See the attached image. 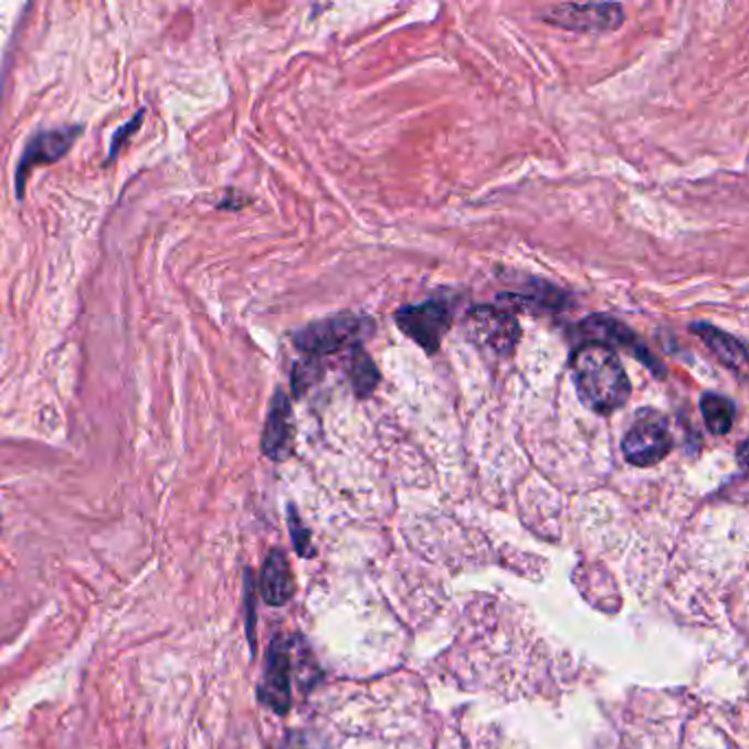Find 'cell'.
I'll list each match as a JSON object with an SVG mask.
<instances>
[{"instance_id": "cell-1", "label": "cell", "mask_w": 749, "mask_h": 749, "mask_svg": "<svg viewBox=\"0 0 749 749\" xmlns=\"http://www.w3.org/2000/svg\"><path fill=\"white\" fill-rule=\"evenodd\" d=\"M571 370L580 402L593 413L609 415L631 398V380L620 357L602 344L584 341L578 346L571 355Z\"/></svg>"}, {"instance_id": "cell-20", "label": "cell", "mask_w": 749, "mask_h": 749, "mask_svg": "<svg viewBox=\"0 0 749 749\" xmlns=\"http://www.w3.org/2000/svg\"><path fill=\"white\" fill-rule=\"evenodd\" d=\"M253 626H255V615H253V584H251V573H246V633L253 644Z\"/></svg>"}, {"instance_id": "cell-17", "label": "cell", "mask_w": 749, "mask_h": 749, "mask_svg": "<svg viewBox=\"0 0 749 749\" xmlns=\"http://www.w3.org/2000/svg\"><path fill=\"white\" fill-rule=\"evenodd\" d=\"M282 749H333L324 737L310 730H293L286 735Z\"/></svg>"}, {"instance_id": "cell-14", "label": "cell", "mask_w": 749, "mask_h": 749, "mask_svg": "<svg viewBox=\"0 0 749 749\" xmlns=\"http://www.w3.org/2000/svg\"><path fill=\"white\" fill-rule=\"evenodd\" d=\"M701 415L706 420V426L715 435H726L735 426L737 420V407L730 398L721 393H706L701 398Z\"/></svg>"}, {"instance_id": "cell-18", "label": "cell", "mask_w": 749, "mask_h": 749, "mask_svg": "<svg viewBox=\"0 0 749 749\" xmlns=\"http://www.w3.org/2000/svg\"><path fill=\"white\" fill-rule=\"evenodd\" d=\"M288 524H291V535H293V544H295V550L302 555V557H313V548H310V537H308V530L302 526L295 508L291 506L288 510Z\"/></svg>"}, {"instance_id": "cell-4", "label": "cell", "mask_w": 749, "mask_h": 749, "mask_svg": "<svg viewBox=\"0 0 749 749\" xmlns=\"http://www.w3.org/2000/svg\"><path fill=\"white\" fill-rule=\"evenodd\" d=\"M673 449V435L662 413L644 409L622 440V455L631 466H655Z\"/></svg>"}, {"instance_id": "cell-3", "label": "cell", "mask_w": 749, "mask_h": 749, "mask_svg": "<svg viewBox=\"0 0 749 749\" xmlns=\"http://www.w3.org/2000/svg\"><path fill=\"white\" fill-rule=\"evenodd\" d=\"M466 339L493 357H510L521 339L519 321L502 306H475L464 317Z\"/></svg>"}, {"instance_id": "cell-19", "label": "cell", "mask_w": 749, "mask_h": 749, "mask_svg": "<svg viewBox=\"0 0 749 749\" xmlns=\"http://www.w3.org/2000/svg\"><path fill=\"white\" fill-rule=\"evenodd\" d=\"M141 119H144V110H141V113H137V115H135V117H133L128 124H124V126H122V128H119V130L113 135V141H110V152H108V157H110V159H115V157H117V152H119V148H122V146H124V144H126V141H128V139H130V137H133V135L139 130V126H141L139 122H141Z\"/></svg>"}, {"instance_id": "cell-7", "label": "cell", "mask_w": 749, "mask_h": 749, "mask_svg": "<svg viewBox=\"0 0 749 749\" xmlns=\"http://www.w3.org/2000/svg\"><path fill=\"white\" fill-rule=\"evenodd\" d=\"M80 135H82L80 126H64V128H55V130H40L27 141V146L20 155L18 168H15V193H18V198L24 196V183L31 177V170L60 161L73 148V144Z\"/></svg>"}, {"instance_id": "cell-6", "label": "cell", "mask_w": 749, "mask_h": 749, "mask_svg": "<svg viewBox=\"0 0 749 749\" xmlns=\"http://www.w3.org/2000/svg\"><path fill=\"white\" fill-rule=\"evenodd\" d=\"M541 20L576 33H604L624 24V9L618 2H567L546 11Z\"/></svg>"}, {"instance_id": "cell-2", "label": "cell", "mask_w": 749, "mask_h": 749, "mask_svg": "<svg viewBox=\"0 0 749 749\" xmlns=\"http://www.w3.org/2000/svg\"><path fill=\"white\" fill-rule=\"evenodd\" d=\"M374 324L361 315H335L321 321H315L293 335V344L308 359H319L326 355H337L348 348H361V344L372 335Z\"/></svg>"}, {"instance_id": "cell-9", "label": "cell", "mask_w": 749, "mask_h": 749, "mask_svg": "<svg viewBox=\"0 0 749 749\" xmlns=\"http://www.w3.org/2000/svg\"><path fill=\"white\" fill-rule=\"evenodd\" d=\"M257 699L262 706L275 715H286L291 710V648L288 642L277 635L273 637L266 655V666L262 682L257 686Z\"/></svg>"}, {"instance_id": "cell-10", "label": "cell", "mask_w": 749, "mask_h": 749, "mask_svg": "<svg viewBox=\"0 0 749 749\" xmlns=\"http://www.w3.org/2000/svg\"><path fill=\"white\" fill-rule=\"evenodd\" d=\"M262 451L273 462H284L293 451V407L284 389L273 393L262 433Z\"/></svg>"}, {"instance_id": "cell-12", "label": "cell", "mask_w": 749, "mask_h": 749, "mask_svg": "<svg viewBox=\"0 0 749 749\" xmlns=\"http://www.w3.org/2000/svg\"><path fill=\"white\" fill-rule=\"evenodd\" d=\"M295 591V580L291 573V565L282 550H273L260 573V593L266 604L284 606Z\"/></svg>"}, {"instance_id": "cell-5", "label": "cell", "mask_w": 749, "mask_h": 749, "mask_svg": "<svg viewBox=\"0 0 749 749\" xmlns=\"http://www.w3.org/2000/svg\"><path fill=\"white\" fill-rule=\"evenodd\" d=\"M451 324L453 306L449 299H429L424 304L404 306L395 313V326L426 355H435L440 350Z\"/></svg>"}, {"instance_id": "cell-11", "label": "cell", "mask_w": 749, "mask_h": 749, "mask_svg": "<svg viewBox=\"0 0 749 749\" xmlns=\"http://www.w3.org/2000/svg\"><path fill=\"white\" fill-rule=\"evenodd\" d=\"M690 333H695L704 341V346L719 359V363H724L728 370H732L737 374H746L748 350L737 337H732V335H728V333H724V330H719L710 324H704V321L693 324Z\"/></svg>"}, {"instance_id": "cell-13", "label": "cell", "mask_w": 749, "mask_h": 749, "mask_svg": "<svg viewBox=\"0 0 749 749\" xmlns=\"http://www.w3.org/2000/svg\"><path fill=\"white\" fill-rule=\"evenodd\" d=\"M502 304H515L528 310H561L562 306L567 304V297L562 295L559 288L539 282L532 284V293H513V295H499Z\"/></svg>"}, {"instance_id": "cell-16", "label": "cell", "mask_w": 749, "mask_h": 749, "mask_svg": "<svg viewBox=\"0 0 749 749\" xmlns=\"http://www.w3.org/2000/svg\"><path fill=\"white\" fill-rule=\"evenodd\" d=\"M321 378V366L317 359H306L302 363L295 366L291 382H293V393L302 395L306 389H310V384H315Z\"/></svg>"}, {"instance_id": "cell-8", "label": "cell", "mask_w": 749, "mask_h": 749, "mask_svg": "<svg viewBox=\"0 0 749 749\" xmlns=\"http://www.w3.org/2000/svg\"><path fill=\"white\" fill-rule=\"evenodd\" d=\"M578 330L582 333V337H587L589 341L602 344L611 350L620 348L624 350L629 357H633L635 361L644 363L646 368H651V372L657 376H664V366L648 352V348L637 339V335L622 321H618L615 317L609 315H593L587 317Z\"/></svg>"}, {"instance_id": "cell-15", "label": "cell", "mask_w": 749, "mask_h": 749, "mask_svg": "<svg viewBox=\"0 0 749 749\" xmlns=\"http://www.w3.org/2000/svg\"><path fill=\"white\" fill-rule=\"evenodd\" d=\"M350 380L359 398L372 395L376 384L380 382V372L376 370L374 361L363 348H355V355L350 361Z\"/></svg>"}]
</instances>
